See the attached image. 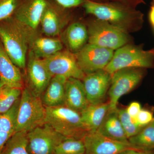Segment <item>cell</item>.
Instances as JSON below:
<instances>
[{
    "instance_id": "cell-29",
    "label": "cell",
    "mask_w": 154,
    "mask_h": 154,
    "mask_svg": "<svg viewBox=\"0 0 154 154\" xmlns=\"http://www.w3.org/2000/svg\"><path fill=\"white\" fill-rule=\"evenodd\" d=\"M20 0H0V22L13 15Z\"/></svg>"
},
{
    "instance_id": "cell-24",
    "label": "cell",
    "mask_w": 154,
    "mask_h": 154,
    "mask_svg": "<svg viewBox=\"0 0 154 154\" xmlns=\"http://www.w3.org/2000/svg\"><path fill=\"white\" fill-rule=\"evenodd\" d=\"M27 133L19 131L12 135L1 154H30L28 150Z\"/></svg>"
},
{
    "instance_id": "cell-8",
    "label": "cell",
    "mask_w": 154,
    "mask_h": 154,
    "mask_svg": "<svg viewBox=\"0 0 154 154\" xmlns=\"http://www.w3.org/2000/svg\"><path fill=\"white\" fill-rule=\"evenodd\" d=\"M66 138L45 123L27 133L28 152L53 154L56 147Z\"/></svg>"
},
{
    "instance_id": "cell-30",
    "label": "cell",
    "mask_w": 154,
    "mask_h": 154,
    "mask_svg": "<svg viewBox=\"0 0 154 154\" xmlns=\"http://www.w3.org/2000/svg\"><path fill=\"white\" fill-rule=\"evenodd\" d=\"M153 109L151 108H142L135 119V121L140 125L145 126L153 120Z\"/></svg>"
},
{
    "instance_id": "cell-32",
    "label": "cell",
    "mask_w": 154,
    "mask_h": 154,
    "mask_svg": "<svg viewBox=\"0 0 154 154\" xmlns=\"http://www.w3.org/2000/svg\"><path fill=\"white\" fill-rule=\"evenodd\" d=\"M141 109V106L139 102H134L130 104L126 110L128 115L135 119Z\"/></svg>"
},
{
    "instance_id": "cell-33",
    "label": "cell",
    "mask_w": 154,
    "mask_h": 154,
    "mask_svg": "<svg viewBox=\"0 0 154 154\" xmlns=\"http://www.w3.org/2000/svg\"><path fill=\"white\" fill-rule=\"evenodd\" d=\"M15 133L1 131L0 132V154L2 152L4 146L11 136Z\"/></svg>"
},
{
    "instance_id": "cell-7",
    "label": "cell",
    "mask_w": 154,
    "mask_h": 154,
    "mask_svg": "<svg viewBox=\"0 0 154 154\" xmlns=\"http://www.w3.org/2000/svg\"><path fill=\"white\" fill-rule=\"evenodd\" d=\"M145 69L129 68L121 69L112 75L108 91L110 110L117 108L122 96L128 94L139 84L145 74Z\"/></svg>"
},
{
    "instance_id": "cell-3",
    "label": "cell",
    "mask_w": 154,
    "mask_h": 154,
    "mask_svg": "<svg viewBox=\"0 0 154 154\" xmlns=\"http://www.w3.org/2000/svg\"><path fill=\"white\" fill-rule=\"evenodd\" d=\"M46 114V107L41 97L34 95L27 87H25L20 97L16 132H28L45 124Z\"/></svg>"
},
{
    "instance_id": "cell-35",
    "label": "cell",
    "mask_w": 154,
    "mask_h": 154,
    "mask_svg": "<svg viewBox=\"0 0 154 154\" xmlns=\"http://www.w3.org/2000/svg\"><path fill=\"white\" fill-rule=\"evenodd\" d=\"M118 154H154V150L142 151L135 149H128Z\"/></svg>"
},
{
    "instance_id": "cell-16",
    "label": "cell",
    "mask_w": 154,
    "mask_h": 154,
    "mask_svg": "<svg viewBox=\"0 0 154 154\" xmlns=\"http://www.w3.org/2000/svg\"><path fill=\"white\" fill-rule=\"evenodd\" d=\"M0 80L1 85L22 90L25 88L24 79L20 69L14 64L1 44Z\"/></svg>"
},
{
    "instance_id": "cell-25",
    "label": "cell",
    "mask_w": 154,
    "mask_h": 154,
    "mask_svg": "<svg viewBox=\"0 0 154 154\" xmlns=\"http://www.w3.org/2000/svg\"><path fill=\"white\" fill-rule=\"evenodd\" d=\"M22 89L0 85V114L8 112L21 97Z\"/></svg>"
},
{
    "instance_id": "cell-19",
    "label": "cell",
    "mask_w": 154,
    "mask_h": 154,
    "mask_svg": "<svg viewBox=\"0 0 154 154\" xmlns=\"http://www.w3.org/2000/svg\"><path fill=\"white\" fill-rule=\"evenodd\" d=\"M62 37L69 51L76 54L86 45L88 41V30L82 23L74 22L66 28Z\"/></svg>"
},
{
    "instance_id": "cell-34",
    "label": "cell",
    "mask_w": 154,
    "mask_h": 154,
    "mask_svg": "<svg viewBox=\"0 0 154 154\" xmlns=\"http://www.w3.org/2000/svg\"><path fill=\"white\" fill-rule=\"evenodd\" d=\"M113 2L120 3L125 5L134 8L136 6L144 3L143 0H112Z\"/></svg>"
},
{
    "instance_id": "cell-14",
    "label": "cell",
    "mask_w": 154,
    "mask_h": 154,
    "mask_svg": "<svg viewBox=\"0 0 154 154\" xmlns=\"http://www.w3.org/2000/svg\"><path fill=\"white\" fill-rule=\"evenodd\" d=\"M112 75L104 69L85 75L82 81L90 104L104 102L111 83Z\"/></svg>"
},
{
    "instance_id": "cell-39",
    "label": "cell",
    "mask_w": 154,
    "mask_h": 154,
    "mask_svg": "<svg viewBox=\"0 0 154 154\" xmlns=\"http://www.w3.org/2000/svg\"><path fill=\"white\" fill-rule=\"evenodd\" d=\"M153 1L154 3V0H153Z\"/></svg>"
},
{
    "instance_id": "cell-40",
    "label": "cell",
    "mask_w": 154,
    "mask_h": 154,
    "mask_svg": "<svg viewBox=\"0 0 154 154\" xmlns=\"http://www.w3.org/2000/svg\"></svg>"
},
{
    "instance_id": "cell-36",
    "label": "cell",
    "mask_w": 154,
    "mask_h": 154,
    "mask_svg": "<svg viewBox=\"0 0 154 154\" xmlns=\"http://www.w3.org/2000/svg\"><path fill=\"white\" fill-rule=\"evenodd\" d=\"M149 18L152 25L154 28V3L151 8L149 14Z\"/></svg>"
},
{
    "instance_id": "cell-4",
    "label": "cell",
    "mask_w": 154,
    "mask_h": 154,
    "mask_svg": "<svg viewBox=\"0 0 154 154\" xmlns=\"http://www.w3.org/2000/svg\"><path fill=\"white\" fill-rule=\"evenodd\" d=\"M154 68V49L144 50L134 45H124L116 49L104 70L112 75L121 69Z\"/></svg>"
},
{
    "instance_id": "cell-23",
    "label": "cell",
    "mask_w": 154,
    "mask_h": 154,
    "mask_svg": "<svg viewBox=\"0 0 154 154\" xmlns=\"http://www.w3.org/2000/svg\"><path fill=\"white\" fill-rule=\"evenodd\" d=\"M128 140L140 150H154V119L137 134L129 138Z\"/></svg>"
},
{
    "instance_id": "cell-27",
    "label": "cell",
    "mask_w": 154,
    "mask_h": 154,
    "mask_svg": "<svg viewBox=\"0 0 154 154\" xmlns=\"http://www.w3.org/2000/svg\"><path fill=\"white\" fill-rule=\"evenodd\" d=\"M20 98L8 112L0 114V132H16L17 113Z\"/></svg>"
},
{
    "instance_id": "cell-26",
    "label": "cell",
    "mask_w": 154,
    "mask_h": 154,
    "mask_svg": "<svg viewBox=\"0 0 154 154\" xmlns=\"http://www.w3.org/2000/svg\"><path fill=\"white\" fill-rule=\"evenodd\" d=\"M83 139L66 138L56 147L53 154H85Z\"/></svg>"
},
{
    "instance_id": "cell-5",
    "label": "cell",
    "mask_w": 154,
    "mask_h": 154,
    "mask_svg": "<svg viewBox=\"0 0 154 154\" xmlns=\"http://www.w3.org/2000/svg\"><path fill=\"white\" fill-rule=\"evenodd\" d=\"M82 6L87 14L109 23H122L130 19L142 21L143 15L140 12L120 3H98L85 0Z\"/></svg>"
},
{
    "instance_id": "cell-28",
    "label": "cell",
    "mask_w": 154,
    "mask_h": 154,
    "mask_svg": "<svg viewBox=\"0 0 154 154\" xmlns=\"http://www.w3.org/2000/svg\"><path fill=\"white\" fill-rule=\"evenodd\" d=\"M119 118L128 138L133 136L141 130L145 126H141L137 123L134 119L131 118L127 112L126 109H116Z\"/></svg>"
},
{
    "instance_id": "cell-13",
    "label": "cell",
    "mask_w": 154,
    "mask_h": 154,
    "mask_svg": "<svg viewBox=\"0 0 154 154\" xmlns=\"http://www.w3.org/2000/svg\"><path fill=\"white\" fill-rule=\"evenodd\" d=\"M27 86L34 95L41 97L53 77L43 60L30 51L26 66Z\"/></svg>"
},
{
    "instance_id": "cell-11",
    "label": "cell",
    "mask_w": 154,
    "mask_h": 154,
    "mask_svg": "<svg viewBox=\"0 0 154 154\" xmlns=\"http://www.w3.org/2000/svg\"><path fill=\"white\" fill-rule=\"evenodd\" d=\"M48 70L53 77L63 76L82 80L85 74L77 63L75 55L69 51L62 50L54 55L42 59Z\"/></svg>"
},
{
    "instance_id": "cell-22",
    "label": "cell",
    "mask_w": 154,
    "mask_h": 154,
    "mask_svg": "<svg viewBox=\"0 0 154 154\" xmlns=\"http://www.w3.org/2000/svg\"><path fill=\"white\" fill-rule=\"evenodd\" d=\"M30 51L36 57L45 59L62 50L63 44L58 38L35 37L30 43Z\"/></svg>"
},
{
    "instance_id": "cell-2",
    "label": "cell",
    "mask_w": 154,
    "mask_h": 154,
    "mask_svg": "<svg viewBox=\"0 0 154 154\" xmlns=\"http://www.w3.org/2000/svg\"><path fill=\"white\" fill-rule=\"evenodd\" d=\"M45 123L66 138L83 139L88 132L81 113L65 106L46 107Z\"/></svg>"
},
{
    "instance_id": "cell-10",
    "label": "cell",
    "mask_w": 154,
    "mask_h": 154,
    "mask_svg": "<svg viewBox=\"0 0 154 154\" xmlns=\"http://www.w3.org/2000/svg\"><path fill=\"white\" fill-rule=\"evenodd\" d=\"M46 0H20L12 18L22 28L35 37V33L40 25Z\"/></svg>"
},
{
    "instance_id": "cell-38",
    "label": "cell",
    "mask_w": 154,
    "mask_h": 154,
    "mask_svg": "<svg viewBox=\"0 0 154 154\" xmlns=\"http://www.w3.org/2000/svg\"><path fill=\"white\" fill-rule=\"evenodd\" d=\"M0 85H1V80H0Z\"/></svg>"
},
{
    "instance_id": "cell-15",
    "label": "cell",
    "mask_w": 154,
    "mask_h": 154,
    "mask_svg": "<svg viewBox=\"0 0 154 154\" xmlns=\"http://www.w3.org/2000/svg\"><path fill=\"white\" fill-rule=\"evenodd\" d=\"M69 17L68 13L48 3L40 21L42 32L48 37L58 36L68 22Z\"/></svg>"
},
{
    "instance_id": "cell-9",
    "label": "cell",
    "mask_w": 154,
    "mask_h": 154,
    "mask_svg": "<svg viewBox=\"0 0 154 154\" xmlns=\"http://www.w3.org/2000/svg\"><path fill=\"white\" fill-rule=\"evenodd\" d=\"M113 54V50L88 43L75 55L78 65L86 75L104 69Z\"/></svg>"
},
{
    "instance_id": "cell-20",
    "label": "cell",
    "mask_w": 154,
    "mask_h": 154,
    "mask_svg": "<svg viewBox=\"0 0 154 154\" xmlns=\"http://www.w3.org/2000/svg\"><path fill=\"white\" fill-rule=\"evenodd\" d=\"M110 110L108 101L89 104L81 113L83 123L88 132H95L98 130Z\"/></svg>"
},
{
    "instance_id": "cell-37",
    "label": "cell",
    "mask_w": 154,
    "mask_h": 154,
    "mask_svg": "<svg viewBox=\"0 0 154 154\" xmlns=\"http://www.w3.org/2000/svg\"><path fill=\"white\" fill-rule=\"evenodd\" d=\"M93 2H96L98 3H104L108 2V0H91Z\"/></svg>"
},
{
    "instance_id": "cell-12",
    "label": "cell",
    "mask_w": 154,
    "mask_h": 154,
    "mask_svg": "<svg viewBox=\"0 0 154 154\" xmlns=\"http://www.w3.org/2000/svg\"><path fill=\"white\" fill-rule=\"evenodd\" d=\"M83 140L85 148V154H118L128 149L139 150L129 142L114 140L97 131L88 132Z\"/></svg>"
},
{
    "instance_id": "cell-21",
    "label": "cell",
    "mask_w": 154,
    "mask_h": 154,
    "mask_svg": "<svg viewBox=\"0 0 154 154\" xmlns=\"http://www.w3.org/2000/svg\"><path fill=\"white\" fill-rule=\"evenodd\" d=\"M96 131L104 136L114 140L129 142L119 118L116 109L109 110L102 124Z\"/></svg>"
},
{
    "instance_id": "cell-31",
    "label": "cell",
    "mask_w": 154,
    "mask_h": 154,
    "mask_svg": "<svg viewBox=\"0 0 154 154\" xmlns=\"http://www.w3.org/2000/svg\"><path fill=\"white\" fill-rule=\"evenodd\" d=\"M63 8H71L83 5L85 0H55Z\"/></svg>"
},
{
    "instance_id": "cell-1",
    "label": "cell",
    "mask_w": 154,
    "mask_h": 154,
    "mask_svg": "<svg viewBox=\"0 0 154 154\" xmlns=\"http://www.w3.org/2000/svg\"><path fill=\"white\" fill-rule=\"evenodd\" d=\"M35 37L12 17L0 22V38L7 54L20 69H26L28 47Z\"/></svg>"
},
{
    "instance_id": "cell-18",
    "label": "cell",
    "mask_w": 154,
    "mask_h": 154,
    "mask_svg": "<svg viewBox=\"0 0 154 154\" xmlns=\"http://www.w3.org/2000/svg\"><path fill=\"white\" fill-rule=\"evenodd\" d=\"M67 79L60 75L52 77L49 85L41 96L45 107L64 106L65 84Z\"/></svg>"
},
{
    "instance_id": "cell-17",
    "label": "cell",
    "mask_w": 154,
    "mask_h": 154,
    "mask_svg": "<svg viewBox=\"0 0 154 154\" xmlns=\"http://www.w3.org/2000/svg\"><path fill=\"white\" fill-rule=\"evenodd\" d=\"M89 104L82 80L72 78L67 79L64 106L81 113Z\"/></svg>"
},
{
    "instance_id": "cell-6",
    "label": "cell",
    "mask_w": 154,
    "mask_h": 154,
    "mask_svg": "<svg viewBox=\"0 0 154 154\" xmlns=\"http://www.w3.org/2000/svg\"><path fill=\"white\" fill-rule=\"evenodd\" d=\"M88 43L114 51L125 45L128 37L123 28L96 19L88 27Z\"/></svg>"
}]
</instances>
